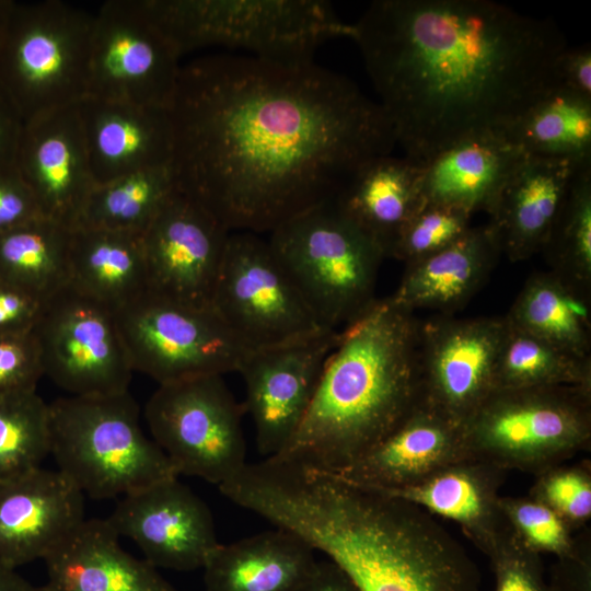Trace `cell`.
<instances>
[{
    "label": "cell",
    "instance_id": "6da1fadb",
    "mask_svg": "<svg viewBox=\"0 0 591 591\" xmlns=\"http://www.w3.org/2000/svg\"><path fill=\"white\" fill-rule=\"evenodd\" d=\"M167 112L177 189L230 232H270L396 144L381 105L314 61L200 57L181 67Z\"/></svg>",
    "mask_w": 591,
    "mask_h": 591
},
{
    "label": "cell",
    "instance_id": "7a4b0ae2",
    "mask_svg": "<svg viewBox=\"0 0 591 591\" xmlns=\"http://www.w3.org/2000/svg\"><path fill=\"white\" fill-rule=\"evenodd\" d=\"M352 25L396 144L419 164L501 136L558 84L567 47L551 20L489 0H376Z\"/></svg>",
    "mask_w": 591,
    "mask_h": 591
},
{
    "label": "cell",
    "instance_id": "3957f363",
    "mask_svg": "<svg viewBox=\"0 0 591 591\" xmlns=\"http://www.w3.org/2000/svg\"><path fill=\"white\" fill-rule=\"evenodd\" d=\"M220 493L302 537L361 591H482L475 563L431 513L334 473L268 457Z\"/></svg>",
    "mask_w": 591,
    "mask_h": 591
},
{
    "label": "cell",
    "instance_id": "277c9868",
    "mask_svg": "<svg viewBox=\"0 0 591 591\" xmlns=\"http://www.w3.org/2000/svg\"><path fill=\"white\" fill-rule=\"evenodd\" d=\"M419 333L390 297L339 331L301 426L273 457L336 473L386 437L421 403Z\"/></svg>",
    "mask_w": 591,
    "mask_h": 591
},
{
    "label": "cell",
    "instance_id": "5b68a950",
    "mask_svg": "<svg viewBox=\"0 0 591 591\" xmlns=\"http://www.w3.org/2000/svg\"><path fill=\"white\" fill-rule=\"evenodd\" d=\"M179 56L208 46L242 49L258 59L312 62L324 42L354 36L321 0H142Z\"/></svg>",
    "mask_w": 591,
    "mask_h": 591
},
{
    "label": "cell",
    "instance_id": "8992f818",
    "mask_svg": "<svg viewBox=\"0 0 591 591\" xmlns=\"http://www.w3.org/2000/svg\"><path fill=\"white\" fill-rule=\"evenodd\" d=\"M50 455L57 470L94 499L126 496L178 477L159 445L144 434L129 392L67 396L49 404Z\"/></svg>",
    "mask_w": 591,
    "mask_h": 591
},
{
    "label": "cell",
    "instance_id": "52a82bcc",
    "mask_svg": "<svg viewBox=\"0 0 591 591\" xmlns=\"http://www.w3.org/2000/svg\"><path fill=\"white\" fill-rule=\"evenodd\" d=\"M267 242L324 327L341 331L378 300L385 255L333 199L285 220Z\"/></svg>",
    "mask_w": 591,
    "mask_h": 591
},
{
    "label": "cell",
    "instance_id": "ba28073f",
    "mask_svg": "<svg viewBox=\"0 0 591 591\" xmlns=\"http://www.w3.org/2000/svg\"><path fill=\"white\" fill-rule=\"evenodd\" d=\"M461 426L467 456L536 476L589 449L591 387L498 389Z\"/></svg>",
    "mask_w": 591,
    "mask_h": 591
},
{
    "label": "cell",
    "instance_id": "9c48e42d",
    "mask_svg": "<svg viewBox=\"0 0 591 591\" xmlns=\"http://www.w3.org/2000/svg\"><path fill=\"white\" fill-rule=\"evenodd\" d=\"M93 14L61 1L9 9L0 34V85L24 123L88 96Z\"/></svg>",
    "mask_w": 591,
    "mask_h": 591
},
{
    "label": "cell",
    "instance_id": "30bf717a",
    "mask_svg": "<svg viewBox=\"0 0 591 591\" xmlns=\"http://www.w3.org/2000/svg\"><path fill=\"white\" fill-rule=\"evenodd\" d=\"M244 414L243 403L217 374L160 384L144 407L152 440L177 475L217 486L247 464Z\"/></svg>",
    "mask_w": 591,
    "mask_h": 591
},
{
    "label": "cell",
    "instance_id": "8fae6325",
    "mask_svg": "<svg viewBox=\"0 0 591 591\" xmlns=\"http://www.w3.org/2000/svg\"><path fill=\"white\" fill-rule=\"evenodd\" d=\"M212 309L250 350L334 331L317 320L268 242L252 232L229 234Z\"/></svg>",
    "mask_w": 591,
    "mask_h": 591
},
{
    "label": "cell",
    "instance_id": "7c38bea8",
    "mask_svg": "<svg viewBox=\"0 0 591 591\" xmlns=\"http://www.w3.org/2000/svg\"><path fill=\"white\" fill-rule=\"evenodd\" d=\"M131 367L159 385L236 372L250 349L213 309L150 291L115 312Z\"/></svg>",
    "mask_w": 591,
    "mask_h": 591
},
{
    "label": "cell",
    "instance_id": "4fadbf2b",
    "mask_svg": "<svg viewBox=\"0 0 591 591\" xmlns=\"http://www.w3.org/2000/svg\"><path fill=\"white\" fill-rule=\"evenodd\" d=\"M181 56L142 0H112L93 14L88 96L169 109Z\"/></svg>",
    "mask_w": 591,
    "mask_h": 591
},
{
    "label": "cell",
    "instance_id": "5bb4252c",
    "mask_svg": "<svg viewBox=\"0 0 591 591\" xmlns=\"http://www.w3.org/2000/svg\"><path fill=\"white\" fill-rule=\"evenodd\" d=\"M33 334L44 375L70 395L128 392L134 369L109 308L68 285L46 300Z\"/></svg>",
    "mask_w": 591,
    "mask_h": 591
},
{
    "label": "cell",
    "instance_id": "9a60e30c",
    "mask_svg": "<svg viewBox=\"0 0 591 591\" xmlns=\"http://www.w3.org/2000/svg\"><path fill=\"white\" fill-rule=\"evenodd\" d=\"M505 316L440 315L420 324L421 402L462 425L496 390Z\"/></svg>",
    "mask_w": 591,
    "mask_h": 591
},
{
    "label": "cell",
    "instance_id": "2e32d148",
    "mask_svg": "<svg viewBox=\"0 0 591 591\" xmlns=\"http://www.w3.org/2000/svg\"><path fill=\"white\" fill-rule=\"evenodd\" d=\"M230 233L200 202L176 189L141 234L149 291L212 309Z\"/></svg>",
    "mask_w": 591,
    "mask_h": 591
},
{
    "label": "cell",
    "instance_id": "e0dca14e",
    "mask_svg": "<svg viewBox=\"0 0 591 591\" xmlns=\"http://www.w3.org/2000/svg\"><path fill=\"white\" fill-rule=\"evenodd\" d=\"M338 337L339 331H326L300 341L250 350L242 360L236 372L245 384L243 405L265 459L281 453L298 431Z\"/></svg>",
    "mask_w": 591,
    "mask_h": 591
},
{
    "label": "cell",
    "instance_id": "ac0fdd59",
    "mask_svg": "<svg viewBox=\"0 0 591 591\" xmlns=\"http://www.w3.org/2000/svg\"><path fill=\"white\" fill-rule=\"evenodd\" d=\"M106 520L155 568L202 569L220 544L209 507L178 477L123 496Z\"/></svg>",
    "mask_w": 591,
    "mask_h": 591
},
{
    "label": "cell",
    "instance_id": "d6986e66",
    "mask_svg": "<svg viewBox=\"0 0 591 591\" xmlns=\"http://www.w3.org/2000/svg\"><path fill=\"white\" fill-rule=\"evenodd\" d=\"M15 166L42 216L76 227L96 186L78 105L25 121Z\"/></svg>",
    "mask_w": 591,
    "mask_h": 591
},
{
    "label": "cell",
    "instance_id": "ffe728a7",
    "mask_svg": "<svg viewBox=\"0 0 591 591\" xmlns=\"http://www.w3.org/2000/svg\"><path fill=\"white\" fill-rule=\"evenodd\" d=\"M84 520V495L58 470L0 482V564L44 560Z\"/></svg>",
    "mask_w": 591,
    "mask_h": 591
},
{
    "label": "cell",
    "instance_id": "44dd1931",
    "mask_svg": "<svg viewBox=\"0 0 591 591\" xmlns=\"http://www.w3.org/2000/svg\"><path fill=\"white\" fill-rule=\"evenodd\" d=\"M464 457L462 426L421 402L380 442L334 474L360 487L392 491Z\"/></svg>",
    "mask_w": 591,
    "mask_h": 591
},
{
    "label": "cell",
    "instance_id": "7402d4cb",
    "mask_svg": "<svg viewBox=\"0 0 591 591\" xmlns=\"http://www.w3.org/2000/svg\"><path fill=\"white\" fill-rule=\"evenodd\" d=\"M78 112L96 185L171 164L173 130L167 109L86 96Z\"/></svg>",
    "mask_w": 591,
    "mask_h": 591
},
{
    "label": "cell",
    "instance_id": "603a6c76",
    "mask_svg": "<svg viewBox=\"0 0 591 591\" xmlns=\"http://www.w3.org/2000/svg\"><path fill=\"white\" fill-rule=\"evenodd\" d=\"M589 161V160H586ZM584 161L523 158L489 210L486 224L511 262L542 252L564 196Z\"/></svg>",
    "mask_w": 591,
    "mask_h": 591
},
{
    "label": "cell",
    "instance_id": "cb8c5ba5",
    "mask_svg": "<svg viewBox=\"0 0 591 591\" xmlns=\"http://www.w3.org/2000/svg\"><path fill=\"white\" fill-rule=\"evenodd\" d=\"M506 472L490 462L467 456L419 484L381 493L456 522L488 556L511 535L499 495Z\"/></svg>",
    "mask_w": 591,
    "mask_h": 591
},
{
    "label": "cell",
    "instance_id": "d4e9b609",
    "mask_svg": "<svg viewBox=\"0 0 591 591\" xmlns=\"http://www.w3.org/2000/svg\"><path fill=\"white\" fill-rule=\"evenodd\" d=\"M118 537L106 519L82 521L45 557L47 580L39 591H178Z\"/></svg>",
    "mask_w": 591,
    "mask_h": 591
},
{
    "label": "cell",
    "instance_id": "484cf974",
    "mask_svg": "<svg viewBox=\"0 0 591 591\" xmlns=\"http://www.w3.org/2000/svg\"><path fill=\"white\" fill-rule=\"evenodd\" d=\"M333 201L391 257L402 230L426 202L422 164L392 153L376 157L349 177Z\"/></svg>",
    "mask_w": 591,
    "mask_h": 591
},
{
    "label": "cell",
    "instance_id": "4316f807",
    "mask_svg": "<svg viewBox=\"0 0 591 591\" xmlns=\"http://www.w3.org/2000/svg\"><path fill=\"white\" fill-rule=\"evenodd\" d=\"M500 255L488 227H472L444 250L407 265L390 298L413 312L430 309L451 315L482 288Z\"/></svg>",
    "mask_w": 591,
    "mask_h": 591
},
{
    "label": "cell",
    "instance_id": "83f0119b",
    "mask_svg": "<svg viewBox=\"0 0 591 591\" xmlns=\"http://www.w3.org/2000/svg\"><path fill=\"white\" fill-rule=\"evenodd\" d=\"M315 552L280 528L219 544L202 567L206 591H297L317 561Z\"/></svg>",
    "mask_w": 591,
    "mask_h": 591
},
{
    "label": "cell",
    "instance_id": "f1b7e54d",
    "mask_svg": "<svg viewBox=\"0 0 591 591\" xmlns=\"http://www.w3.org/2000/svg\"><path fill=\"white\" fill-rule=\"evenodd\" d=\"M524 157L499 135L460 141L422 164L425 200L488 213Z\"/></svg>",
    "mask_w": 591,
    "mask_h": 591
},
{
    "label": "cell",
    "instance_id": "f546056e",
    "mask_svg": "<svg viewBox=\"0 0 591 591\" xmlns=\"http://www.w3.org/2000/svg\"><path fill=\"white\" fill-rule=\"evenodd\" d=\"M69 285L114 312L149 291L141 234L71 228Z\"/></svg>",
    "mask_w": 591,
    "mask_h": 591
},
{
    "label": "cell",
    "instance_id": "4dcf8cb0",
    "mask_svg": "<svg viewBox=\"0 0 591 591\" xmlns=\"http://www.w3.org/2000/svg\"><path fill=\"white\" fill-rule=\"evenodd\" d=\"M505 317L566 351L591 357V290L553 270L532 275Z\"/></svg>",
    "mask_w": 591,
    "mask_h": 591
},
{
    "label": "cell",
    "instance_id": "1f68e13d",
    "mask_svg": "<svg viewBox=\"0 0 591 591\" xmlns=\"http://www.w3.org/2000/svg\"><path fill=\"white\" fill-rule=\"evenodd\" d=\"M501 136L528 155L591 160V99L557 84Z\"/></svg>",
    "mask_w": 591,
    "mask_h": 591
},
{
    "label": "cell",
    "instance_id": "d6a6232c",
    "mask_svg": "<svg viewBox=\"0 0 591 591\" xmlns=\"http://www.w3.org/2000/svg\"><path fill=\"white\" fill-rule=\"evenodd\" d=\"M71 228L46 217L0 233V278L47 300L69 285Z\"/></svg>",
    "mask_w": 591,
    "mask_h": 591
},
{
    "label": "cell",
    "instance_id": "836d02e7",
    "mask_svg": "<svg viewBox=\"0 0 591 591\" xmlns=\"http://www.w3.org/2000/svg\"><path fill=\"white\" fill-rule=\"evenodd\" d=\"M176 189L171 164L96 185L77 225L142 234Z\"/></svg>",
    "mask_w": 591,
    "mask_h": 591
},
{
    "label": "cell",
    "instance_id": "e575fe53",
    "mask_svg": "<svg viewBox=\"0 0 591 591\" xmlns=\"http://www.w3.org/2000/svg\"><path fill=\"white\" fill-rule=\"evenodd\" d=\"M495 382L496 390L556 385L591 387V357L566 351L506 320Z\"/></svg>",
    "mask_w": 591,
    "mask_h": 591
},
{
    "label": "cell",
    "instance_id": "d590c367",
    "mask_svg": "<svg viewBox=\"0 0 591 591\" xmlns=\"http://www.w3.org/2000/svg\"><path fill=\"white\" fill-rule=\"evenodd\" d=\"M542 253L551 270L591 290V160L576 170Z\"/></svg>",
    "mask_w": 591,
    "mask_h": 591
},
{
    "label": "cell",
    "instance_id": "8d00e7d4",
    "mask_svg": "<svg viewBox=\"0 0 591 591\" xmlns=\"http://www.w3.org/2000/svg\"><path fill=\"white\" fill-rule=\"evenodd\" d=\"M50 441L49 404L36 390L0 394V482L40 468Z\"/></svg>",
    "mask_w": 591,
    "mask_h": 591
},
{
    "label": "cell",
    "instance_id": "74e56055",
    "mask_svg": "<svg viewBox=\"0 0 591 591\" xmlns=\"http://www.w3.org/2000/svg\"><path fill=\"white\" fill-rule=\"evenodd\" d=\"M471 217L454 207L425 202L402 230L391 257L407 266L444 250L472 228Z\"/></svg>",
    "mask_w": 591,
    "mask_h": 591
},
{
    "label": "cell",
    "instance_id": "f35d334b",
    "mask_svg": "<svg viewBox=\"0 0 591 591\" xmlns=\"http://www.w3.org/2000/svg\"><path fill=\"white\" fill-rule=\"evenodd\" d=\"M500 503L512 535L526 548L556 558L573 548V530L544 503L531 496H501Z\"/></svg>",
    "mask_w": 591,
    "mask_h": 591
},
{
    "label": "cell",
    "instance_id": "ab89813d",
    "mask_svg": "<svg viewBox=\"0 0 591 591\" xmlns=\"http://www.w3.org/2000/svg\"><path fill=\"white\" fill-rule=\"evenodd\" d=\"M529 496L556 512L575 531L591 518V464L553 466L535 476Z\"/></svg>",
    "mask_w": 591,
    "mask_h": 591
},
{
    "label": "cell",
    "instance_id": "60d3db41",
    "mask_svg": "<svg viewBox=\"0 0 591 591\" xmlns=\"http://www.w3.org/2000/svg\"><path fill=\"white\" fill-rule=\"evenodd\" d=\"M495 575L494 591H551L541 555L511 533L487 556Z\"/></svg>",
    "mask_w": 591,
    "mask_h": 591
},
{
    "label": "cell",
    "instance_id": "b9f144b4",
    "mask_svg": "<svg viewBox=\"0 0 591 591\" xmlns=\"http://www.w3.org/2000/svg\"><path fill=\"white\" fill-rule=\"evenodd\" d=\"M43 375L40 350L33 331L0 335V394L36 390Z\"/></svg>",
    "mask_w": 591,
    "mask_h": 591
},
{
    "label": "cell",
    "instance_id": "7bdbcfd3",
    "mask_svg": "<svg viewBox=\"0 0 591 591\" xmlns=\"http://www.w3.org/2000/svg\"><path fill=\"white\" fill-rule=\"evenodd\" d=\"M43 217L16 166L0 169V233Z\"/></svg>",
    "mask_w": 591,
    "mask_h": 591
},
{
    "label": "cell",
    "instance_id": "ee69618b",
    "mask_svg": "<svg viewBox=\"0 0 591 591\" xmlns=\"http://www.w3.org/2000/svg\"><path fill=\"white\" fill-rule=\"evenodd\" d=\"M45 300L0 278V335L32 332Z\"/></svg>",
    "mask_w": 591,
    "mask_h": 591
},
{
    "label": "cell",
    "instance_id": "f6af8a7d",
    "mask_svg": "<svg viewBox=\"0 0 591 591\" xmlns=\"http://www.w3.org/2000/svg\"><path fill=\"white\" fill-rule=\"evenodd\" d=\"M590 537V531H583L576 536L571 552L557 557L548 582L551 591H591Z\"/></svg>",
    "mask_w": 591,
    "mask_h": 591
},
{
    "label": "cell",
    "instance_id": "bcb514c9",
    "mask_svg": "<svg viewBox=\"0 0 591 591\" xmlns=\"http://www.w3.org/2000/svg\"><path fill=\"white\" fill-rule=\"evenodd\" d=\"M559 85L591 99V47L589 44L559 54L555 63Z\"/></svg>",
    "mask_w": 591,
    "mask_h": 591
},
{
    "label": "cell",
    "instance_id": "7dc6e473",
    "mask_svg": "<svg viewBox=\"0 0 591 591\" xmlns=\"http://www.w3.org/2000/svg\"><path fill=\"white\" fill-rule=\"evenodd\" d=\"M297 591H361L355 581L334 561H316L313 570Z\"/></svg>",
    "mask_w": 591,
    "mask_h": 591
},
{
    "label": "cell",
    "instance_id": "c3c4849f",
    "mask_svg": "<svg viewBox=\"0 0 591 591\" xmlns=\"http://www.w3.org/2000/svg\"><path fill=\"white\" fill-rule=\"evenodd\" d=\"M0 591H39V588L22 577L16 569L0 564Z\"/></svg>",
    "mask_w": 591,
    "mask_h": 591
}]
</instances>
